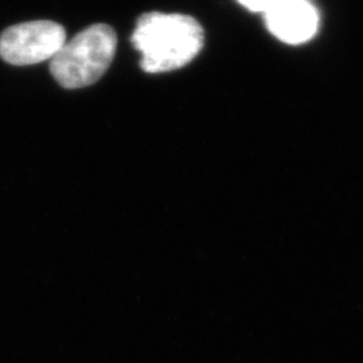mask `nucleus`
Wrapping results in <instances>:
<instances>
[{
	"label": "nucleus",
	"mask_w": 363,
	"mask_h": 363,
	"mask_svg": "<svg viewBox=\"0 0 363 363\" xmlns=\"http://www.w3.org/2000/svg\"><path fill=\"white\" fill-rule=\"evenodd\" d=\"M145 73L160 74L189 65L205 45L201 23L183 13H143L132 33Z\"/></svg>",
	"instance_id": "1"
},
{
	"label": "nucleus",
	"mask_w": 363,
	"mask_h": 363,
	"mask_svg": "<svg viewBox=\"0 0 363 363\" xmlns=\"http://www.w3.org/2000/svg\"><path fill=\"white\" fill-rule=\"evenodd\" d=\"M117 49L115 30L104 23L84 28L66 40L50 61L54 79L65 89H81L97 82L112 64Z\"/></svg>",
	"instance_id": "2"
},
{
	"label": "nucleus",
	"mask_w": 363,
	"mask_h": 363,
	"mask_svg": "<svg viewBox=\"0 0 363 363\" xmlns=\"http://www.w3.org/2000/svg\"><path fill=\"white\" fill-rule=\"evenodd\" d=\"M67 40L66 31L52 21H33L9 27L0 35V57L15 66L39 64L50 60Z\"/></svg>",
	"instance_id": "3"
},
{
	"label": "nucleus",
	"mask_w": 363,
	"mask_h": 363,
	"mask_svg": "<svg viewBox=\"0 0 363 363\" xmlns=\"http://www.w3.org/2000/svg\"><path fill=\"white\" fill-rule=\"evenodd\" d=\"M262 16L273 37L289 46L311 42L322 25L312 0H274Z\"/></svg>",
	"instance_id": "4"
},
{
	"label": "nucleus",
	"mask_w": 363,
	"mask_h": 363,
	"mask_svg": "<svg viewBox=\"0 0 363 363\" xmlns=\"http://www.w3.org/2000/svg\"><path fill=\"white\" fill-rule=\"evenodd\" d=\"M244 9L252 13H264L274 0H237Z\"/></svg>",
	"instance_id": "5"
}]
</instances>
